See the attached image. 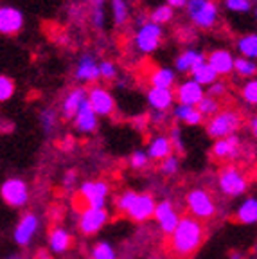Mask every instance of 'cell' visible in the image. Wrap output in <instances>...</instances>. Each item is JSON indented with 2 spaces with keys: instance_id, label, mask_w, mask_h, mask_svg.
Here are the masks:
<instances>
[{
  "instance_id": "1",
  "label": "cell",
  "mask_w": 257,
  "mask_h": 259,
  "mask_svg": "<svg viewBox=\"0 0 257 259\" xmlns=\"http://www.w3.org/2000/svg\"><path fill=\"white\" fill-rule=\"evenodd\" d=\"M205 241V227L201 222L187 216H180L177 229L169 234L167 250L173 259H189L200 250Z\"/></svg>"
},
{
  "instance_id": "2",
  "label": "cell",
  "mask_w": 257,
  "mask_h": 259,
  "mask_svg": "<svg viewBox=\"0 0 257 259\" xmlns=\"http://www.w3.org/2000/svg\"><path fill=\"white\" fill-rule=\"evenodd\" d=\"M110 186L105 180H87L74 194V209L81 212L83 209H105Z\"/></svg>"
},
{
  "instance_id": "3",
  "label": "cell",
  "mask_w": 257,
  "mask_h": 259,
  "mask_svg": "<svg viewBox=\"0 0 257 259\" xmlns=\"http://www.w3.org/2000/svg\"><path fill=\"white\" fill-rule=\"evenodd\" d=\"M243 117L237 110H220L216 115L207 121V135L212 139H223L229 135H236V132L241 128Z\"/></svg>"
},
{
  "instance_id": "4",
  "label": "cell",
  "mask_w": 257,
  "mask_h": 259,
  "mask_svg": "<svg viewBox=\"0 0 257 259\" xmlns=\"http://www.w3.org/2000/svg\"><path fill=\"white\" fill-rule=\"evenodd\" d=\"M185 205L189 210V216L198 222H205V220L214 218L216 214V202H214L212 194L207 189H191L185 196Z\"/></svg>"
},
{
  "instance_id": "5",
  "label": "cell",
  "mask_w": 257,
  "mask_h": 259,
  "mask_svg": "<svg viewBox=\"0 0 257 259\" xmlns=\"http://www.w3.org/2000/svg\"><path fill=\"white\" fill-rule=\"evenodd\" d=\"M218 187L229 198H237L246 193L248 189V178L239 167L227 166L218 175Z\"/></svg>"
},
{
  "instance_id": "6",
  "label": "cell",
  "mask_w": 257,
  "mask_h": 259,
  "mask_svg": "<svg viewBox=\"0 0 257 259\" xmlns=\"http://www.w3.org/2000/svg\"><path fill=\"white\" fill-rule=\"evenodd\" d=\"M187 15L191 22L200 29H210L218 22V6L212 0H187Z\"/></svg>"
},
{
  "instance_id": "7",
  "label": "cell",
  "mask_w": 257,
  "mask_h": 259,
  "mask_svg": "<svg viewBox=\"0 0 257 259\" xmlns=\"http://www.w3.org/2000/svg\"><path fill=\"white\" fill-rule=\"evenodd\" d=\"M162 38H164V27L158 24H153V22H146L141 27H137L133 44H135V49L139 53L151 54L158 49Z\"/></svg>"
},
{
  "instance_id": "8",
  "label": "cell",
  "mask_w": 257,
  "mask_h": 259,
  "mask_svg": "<svg viewBox=\"0 0 257 259\" xmlns=\"http://www.w3.org/2000/svg\"><path fill=\"white\" fill-rule=\"evenodd\" d=\"M0 196L9 207L20 209V207L27 205L29 202V187L20 178H8L0 186Z\"/></svg>"
},
{
  "instance_id": "9",
  "label": "cell",
  "mask_w": 257,
  "mask_h": 259,
  "mask_svg": "<svg viewBox=\"0 0 257 259\" xmlns=\"http://www.w3.org/2000/svg\"><path fill=\"white\" fill-rule=\"evenodd\" d=\"M87 101L97 117H108L115 110V99L105 87H92L87 90Z\"/></svg>"
},
{
  "instance_id": "10",
  "label": "cell",
  "mask_w": 257,
  "mask_h": 259,
  "mask_svg": "<svg viewBox=\"0 0 257 259\" xmlns=\"http://www.w3.org/2000/svg\"><path fill=\"white\" fill-rule=\"evenodd\" d=\"M108 222V210L105 209H83L79 212V231L84 236H94Z\"/></svg>"
},
{
  "instance_id": "11",
  "label": "cell",
  "mask_w": 257,
  "mask_h": 259,
  "mask_svg": "<svg viewBox=\"0 0 257 259\" xmlns=\"http://www.w3.org/2000/svg\"><path fill=\"white\" fill-rule=\"evenodd\" d=\"M155 205H157V202H155V198H153V194L137 193L135 200H133V203L130 205V209L126 210L124 214L128 216L132 222H137V223L148 222L149 218H153Z\"/></svg>"
},
{
  "instance_id": "12",
  "label": "cell",
  "mask_w": 257,
  "mask_h": 259,
  "mask_svg": "<svg viewBox=\"0 0 257 259\" xmlns=\"http://www.w3.org/2000/svg\"><path fill=\"white\" fill-rule=\"evenodd\" d=\"M153 218L157 220L158 227L162 229L165 236H169L171 232L177 229L178 222H180V214H178L177 207L169 200H162L160 203L155 205V212H153Z\"/></svg>"
},
{
  "instance_id": "13",
  "label": "cell",
  "mask_w": 257,
  "mask_h": 259,
  "mask_svg": "<svg viewBox=\"0 0 257 259\" xmlns=\"http://www.w3.org/2000/svg\"><path fill=\"white\" fill-rule=\"evenodd\" d=\"M24 27V13L15 6H0V34L11 36Z\"/></svg>"
},
{
  "instance_id": "14",
  "label": "cell",
  "mask_w": 257,
  "mask_h": 259,
  "mask_svg": "<svg viewBox=\"0 0 257 259\" xmlns=\"http://www.w3.org/2000/svg\"><path fill=\"white\" fill-rule=\"evenodd\" d=\"M38 227H40V220L34 212H25L22 216V220L16 223V229H15V241L20 245V247H27L31 239L34 238V234L38 232Z\"/></svg>"
},
{
  "instance_id": "15",
  "label": "cell",
  "mask_w": 257,
  "mask_h": 259,
  "mask_svg": "<svg viewBox=\"0 0 257 259\" xmlns=\"http://www.w3.org/2000/svg\"><path fill=\"white\" fill-rule=\"evenodd\" d=\"M241 151V139L237 135H229V137L218 139L212 146V157L216 160H232Z\"/></svg>"
},
{
  "instance_id": "16",
  "label": "cell",
  "mask_w": 257,
  "mask_h": 259,
  "mask_svg": "<svg viewBox=\"0 0 257 259\" xmlns=\"http://www.w3.org/2000/svg\"><path fill=\"white\" fill-rule=\"evenodd\" d=\"M72 121H74V128H76L79 134H94L97 130V115L94 113V110L90 108L87 99L81 103V106L77 108Z\"/></svg>"
},
{
  "instance_id": "17",
  "label": "cell",
  "mask_w": 257,
  "mask_h": 259,
  "mask_svg": "<svg viewBox=\"0 0 257 259\" xmlns=\"http://www.w3.org/2000/svg\"><path fill=\"white\" fill-rule=\"evenodd\" d=\"M177 99L180 105H189V106H196L198 103L203 99L205 96V89L200 87L198 83H194L193 79H185L184 83H180L177 89Z\"/></svg>"
},
{
  "instance_id": "18",
  "label": "cell",
  "mask_w": 257,
  "mask_h": 259,
  "mask_svg": "<svg viewBox=\"0 0 257 259\" xmlns=\"http://www.w3.org/2000/svg\"><path fill=\"white\" fill-rule=\"evenodd\" d=\"M205 61L210 65V69H212L218 76H227V74H230L234 69V56L227 49H214L212 53L205 58Z\"/></svg>"
},
{
  "instance_id": "19",
  "label": "cell",
  "mask_w": 257,
  "mask_h": 259,
  "mask_svg": "<svg viewBox=\"0 0 257 259\" xmlns=\"http://www.w3.org/2000/svg\"><path fill=\"white\" fill-rule=\"evenodd\" d=\"M146 99H148V105L155 112H167L175 103V92L167 89H155V87H151L146 92Z\"/></svg>"
},
{
  "instance_id": "20",
  "label": "cell",
  "mask_w": 257,
  "mask_h": 259,
  "mask_svg": "<svg viewBox=\"0 0 257 259\" xmlns=\"http://www.w3.org/2000/svg\"><path fill=\"white\" fill-rule=\"evenodd\" d=\"M76 79L81 83H94V81L99 79V63L94 60V56H84L79 58L77 61V69H76Z\"/></svg>"
},
{
  "instance_id": "21",
  "label": "cell",
  "mask_w": 257,
  "mask_h": 259,
  "mask_svg": "<svg viewBox=\"0 0 257 259\" xmlns=\"http://www.w3.org/2000/svg\"><path fill=\"white\" fill-rule=\"evenodd\" d=\"M84 99H87V90L83 87H76V89L70 90L65 96L63 103H61V115H63V119H72Z\"/></svg>"
},
{
  "instance_id": "22",
  "label": "cell",
  "mask_w": 257,
  "mask_h": 259,
  "mask_svg": "<svg viewBox=\"0 0 257 259\" xmlns=\"http://www.w3.org/2000/svg\"><path fill=\"white\" fill-rule=\"evenodd\" d=\"M49 247L54 254H65L72 247V234L63 227H54L53 231L49 232Z\"/></svg>"
},
{
  "instance_id": "23",
  "label": "cell",
  "mask_w": 257,
  "mask_h": 259,
  "mask_svg": "<svg viewBox=\"0 0 257 259\" xmlns=\"http://www.w3.org/2000/svg\"><path fill=\"white\" fill-rule=\"evenodd\" d=\"M205 61V53L196 51V49H187L180 56L175 60V70L177 72H191V70L196 67V65L203 63Z\"/></svg>"
},
{
  "instance_id": "24",
  "label": "cell",
  "mask_w": 257,
  "mask_h": 259,
  "mask_svg": "<svg viewBox=\"0 0 257 259\" xmlns=\"http://www.w3.org/2000/svg\"><path fill=\"white\" fill-rule=\"evenodd\" d=\"M146 155H148L149 160H164L165 157L173 155V146L169 142L167 135H157V137H153L148 146Z\"/></svg>"
},
{
  "instance_id": "25",
  "label": "cell",
  "mask_w": 257,
  "mask_h": 259,
  "mask_svg": "<svg viewBox=\"0 0 257 259\" xmlns=\"http://www.w3.org/2000/svg\"><path fill=\"white\" fill-rule=\"evenodd\" d=\"M236 222L243 225H253L257 222V200L255 196H248L236 210Z\"/></svg>"
},
{
  "instance_id": "26",
  "label": "cell",
  "mask_w": 257,
  "mask_h": 259,
  "mask_svg": "<svg viewBox=\"0 0 257 259\" xmlns=\"http://www.w3.org/2000/svg\"><path fill=\"white\" fill-rule=\"evenodd\" d=\"M173 115L178 119L180 122L187 126H200L203 122V117L200 115V112L196 110V106H189V105H180L178 103L173 108Z\"/></svg>"
},
{
  "instance_id": "27",
  "label": "cell",
  "mask_w": 257,
  "mask_h": 259,
  "mask_svg": "<svg viewBox=\"0 0 257 259\" xmlns=\"http://www.w3.org/2000/svg\"><path fill=\"white\" fill-rule=\"evenodd\" d=\"M149 81H151V85L155 89L173 90V85L177 83V72L173 69H169V67H160V69H157L151 74Z\"/></svg>"
},
{
  "instance_id": "28",
  "label": "cell",
  "mask_w": 257,
  "mask_h": 259,
  "mask_svg": "<svg viewBox=\"0 0 257 259\" xmlns=\"http://www.w3.org/2000/svg\"><path fill=\"white\" fill-rule=\"evenodd\" d=\"M191 79L194 83H198L200 87H210L214 81H218V74L210 69V65L207 61L196 65L193 70H191Z\"/></svg>"
},
{
  "instance_id": "29",
  "label": "cell",
  "mask_w": 257,
  "mask_h": 259,
  "mask_svg": "<svg viewBox=\"0 0 257 259\" xmlns=\"http://www.w3.org/2000/svg\"><path fill=\"white\" fill-rule=\"evenodd\" d=\"M237 51H239L241 58L255 61V58H257V34L255 32L243 34V36L237 40Z\"/></svg>"
},
{
  "instance_id": "30",
  "label": "cell",
  "mask_w": 257,
  "mask_h": 259,
  "mask_svg": "<svg viewBox=\"0 0 257 259\" xmlns=\"http://www.w3.org/2000/svg\"><path fill=\"white\" fill-rule=\"evenodd\" d=\"M112 16H113V24L117 27H122L130 18L128 2L126 0H112Z\"/></svg>"
},
{
  "instance_id": "31",
  "label": "cell",
  "mask_w": 257,
  "mask_h": 259,
  "mask_svg": "<svg viewBox=\"0 0 257 259\" xmlns=\"http://www.w3.org/2000/svg\"><path fill=\"white\" fill-rule=\"evenodd\" d=\"M196 110L200 112V115L201 117H212V115H216L218 112L221 110V105H220V101L218 99H214V97H210V96H207L205 94L203 96V99H201L200 103L196 105Z\"/></svg>"
},
{
  "instance_id": "32",
  "label": "cell",
  "mask_w": 257,
  "mask_h": 259,
  "mask_svg": "<svg viewBox=\"0 0 257 259\" xmlns=\"http://www.w3.org/2000/svg\"><path fill=\"white\" fill-rule=\"evenodd\" d=\"M236 74H239L241 77H252L257 72V65L253 60H246V58H234V69Z\"/></svg>"
},
{
  "instance_id": "33",
  "label": "cell",
  "mask_w": 257,
  "mask_h": 259,
  "mask_svg": "<svg viewBox=\"0 0 257 259\" xmlns=\"http://www.w3.org/2000/svg\"><path fill=\"white\" fill-rule=\"evenodd\" d=\"M90 257L92 259H117V252L108 241H99L92 247Z\"/></svg>"
},
{
  "instance_id": "34",
  "label": "cell",
  "mask_w": 257,
  "mask_h": 259,
  "mask_svg": "<svg viewBox=\"0 0 257 259\" xmlns=\"http://www.w3.org/2000/svg\"><path fill=\"white\" fill-rule=\"evenodd\" d=\"M173 16H175V9H171L167 4H162V6H158V8L153 9L151 20L149 22L158 24V25H164V24H167V22L173 20Z\"/></svg>"
},
{
  "instance_id": "35",
  "label": "cell",
  "mask_w": 257,
  "mask_h": 259,
  "mask_svg": "<svg viewBox=\"0 0 257 259\" xmlns=\"http://www.w3.org/2000/svg\"><path fill=\"white\" fill-rule=\"evenodd\" d=\"M40 121H41V128H44L47 134H53V130L56 128V124H58V113L54 112L53 108H45L40 115Z\"/></svg>"
},
{
  "instance_id": "36",
  "label": "cell",
  "mask_w": 257,
  "mask_h": 259,
  "mask_svg": "<svg viewBox=\"0 0 257 259\" xmlns=\"http://www.w3.org/2000/svg\"><path fill=\"white\" fill-rule=\"evenodd\" d=\"M15 94V81L8 76H0V103L9 101Z\"/></svg>"
},
{
  "instance_id": "37",
  "label": "cell",
  "mask_w": 257,
  "mask_h": 259,
  "mask_svg": "<svg viewBox=\"0 0 257 259\" xmlns=\"http://www.w3.org/2000/svg\"><path fill=\"white\" fill-rule=\"evenodd\" d=\"M117 65L110 60H105L99 63V77H103L105 81H113L117 77Z\"/></svg>"
},
{
  "instance_id": "38",
  "label": "cell",
  "mask_w": 257,
  "mask_h": 259,
  "mask_svg": "<svg viewBox=\"0 0 257 259\" xmlns=\"http://www.w3.org/2000/svg\"><path fill=\"white\" fill-rule=\"evenodd\" d=\"M241 96H243V99H245V103L255 105L257 103V81L255 79L246 81L245 87H243V90H241Z\"/></svg>"
},
{
  "instance_id": "39",
  "label": "cell",
  "mask_w": 257,
  "mask_h": 259,
  "mask_svg": "<svg viewBox=\"0 0 257 259\" xmlns=\"http://www.w3.org/2000/svg\"><path fill=\"white\" fill-rule=\"evenodd\" d=\"M178 167H180V160H178L177 155H169V157H165L164 160H160V171L164 175H167V177L177 173Z\"/></svg>"
},
{
  "instance_id": "40",
  "label": "cell",
  "mask_w": 257,
  "mask_h": 259,
  "mask_svg": "<svg viewBox=\"0 0 257 259\" xmlns=\"http://www.w3.org/2000/svg\"><path fill=\"white\" fill-rule=\"evenodd\" d=\"M225 6L232 13H248L252 9V0H225Z\"/></svg>"
},
{
  "instance_id": "41",
  "label": "cell",
  "mask_w": 257,
  "mask_h": 259,
  "mask_svg": "<svg viewBox=\"0 0 257 259\" xmlns=\"http://www.w3.org/2000/svg\"><path fill=\"white\" fill-rule=\"evenodd\" d=\"M149 164V158L148 155H146V151H133L132 157H130V166L133 167V169H144V167H148Z\"/></svg>"
},
{
  "instance_id": "42",
  "label": "cell",
  "mask_w": 257,
  "mask_h": 259,
  "mask_svg": "<svg viewBox=\"0 0 257 259\" xmlns=\"http://www.w3.org/2000/svg\"><path fill=\"white\" fill-rule=\"evenodd\" d=\"M169 142H171V146H173V150H177L178 153H184V141H182V130L180 128L171 130Z\"/></svg>"
},
{
  "instance_id": "43",
  "label": "cell",
  "mask_w": 257,
  "mask_h": 259,
  "mask_svg": "<svg viewBox=\"0 0 257 259\" xmlns=\"http://www.w3.org/2000/svg\"><path fill=\"white\" fill-rule=\"evenodd\" d=\"M227 92V83L225 81H214L212 85L209 87V94L207 96L214 97V99H220L223 94Z\"/></svg>"
},
{
  "instance_id": "44",
  "label": "cell",
  "mask_w": 257,
  "mask_h": 259,
  "mask_svg": "<svg viewBox=\"0 0 257 259\" xmlns=\"http://www.w3.org/2000/svg\"><path fill=\"white\" fill-rule=\"evenodd\" d=\"M92 24H94V27H96V29L105 27V8H94Z\"/></svg>"
},
{
  "instance_id": "45",
  "label": "cell",
  "mask_w": 257,
  "mask_h": 259,
  "mask_svg": "<svg viewBox=\"0 0 257 259\" xmlns=\"http://www.w3.org/2000/svg\"><path fill=\"white\" fill-rule=\"evenodd\" d=\"M76 180H77L76 171H67L63 177V187L65 189H72V187L76 186Z\"/></svg>"
},
{
  "instance_id": "46",
  "label": "cell",
  "mask_w": 257,
  "mask_h": 259,
  "mask_svg": "<svg viewBox=\"0 0 257 259\" xmlns=\"http://www.w3.org/2000/svg\"><path fill=\"white\" fill-rule=\"evenodd\" d=\"M148 121H149L148 115H137V117L132 119V124L135 130H144L148 126Z\"/></svg>"
},
{
  "instance_id": "47",
  "label": "cell",
  "mask_w": 257,
  "mask_h": 259,
  "mask_svg": "<svg viewBox=\"0 0 257 259\" xmlns=\"http://www.w3.org/2000/svg\"><path fill=\"white\" fill-rule=\"evenodd\" d=\"M149 119H151L153 124L160 126V124H164V122L167 121V113H165V112H153Z\"/></svg>"
},
{
  "instance_id": "48",
  "label": "cell",
  "mask_w": 257,
  "mask_h": 259,
  "mask_svg": "<svg viewBox=\"0 0 257 259\" xmlns=\"http://www.w3.org/2000/svg\"><path fill=\"white\" fill-rule=\"evenodd\" d=\"M185 4H187V0H167V6L171 9H175V8H185Z\"/></svg>"
},
{
  "instance_id": "49",
  "label": "cell",
  "mask_w": 257,
  "mask_h": 259,
  "mask_svg": "<svg viewBox=\"0 0 257 259\" xmlns=\"http://www.w3.org/2000/svg\"><path fill=\"white\" fill-rule=\"evenodd\" d=\"M250 132H252V135L257 134V117H255V115L250 119Z\"/></svg>"
},
{
  "instance_id": "50",
  "label": "cell",
  "mask_w": 257,
  "mask_h": 259,
  "mask_svg": "<svg viewBox=\"0 0 257 259\" xmlns=\"http://www.w3.org/2000/svg\"><path fill=\"white\" fill-rule=\"evenodd\" d=\"M105 2L106 0H90V4H92L94 8H105Z\"/></svg>"
},
{
  "instance_id": "51",
  "label": "cell",
  "mask_w": 257,
  "mask_h": 259,
  "mask_svg": "<svg viewBox=\"0 0 257 259\" xmlns=\"http://www.w3.org/2000/svg\"><path fill=\"white\" fill-rule=\"evenodd\" d=\"M38 259H53V257H51V254H49V252L40 250V252H38Z\"/></svg>"
},
{
  "instance_id": "52",
  "label": "cell",
  "mask_w": 257,
  "mask_h": 259,
  "mask_svg": "<svg viewBox=\"0 0 257 259\" xmlns=\"http://www.w3.org/2000/svg\"><path fill=\"white\" fill-rule=\"evenodd\" d=\"M230 259H243V254L241 252H232V254H230Z\"/></svg>"
},
{
  "instance_id": "53",
  "label": "cell",
  "mask_w": 257,
  "mask_h": 259,
  "mask_svg": "<svg viewBox=\"0 0 257 259\" xmlns=\"http://www.w3.org/2000/svg\"><path fill=\"white\" fill-rule=\"evenodd\" d=\"M9 259H22V257H18V255H13V257H9Z\"/></svg>"
}]
</instances>
